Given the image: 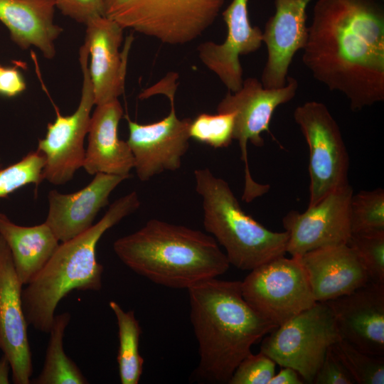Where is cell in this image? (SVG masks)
Segmentation results:
<instances>
[{
  "label": "cell",
  "instance_id": "ffe728a7",
  "mask_svg": "<svg viewBox=\"0 0 384 384\" xmlns=\"http://www.w3.org/2000/svg\"><path fill=\"white\" fill-rule=\"evenodd\" d=\"M298 258L316 302L350 294L370 282L361 260L347 244L314 250Z\"/></svg>",
  "mask_w": 384,
  "mask_h": 384
},
{
  "label": "cell",
  "instance_id": "8d00e7d4",
  "mask_svg": "<svg viewBox=\"0 0 384 384\" xmlns=\"http://www.w3.org/2000/svg\"><path fill=\"white\" fill-rule=\"evenodd\" d=\"M1 67H2V65H0V70H1Z\"/></svg>",
  "mask_w": 384,
  "mask_h": 384
},
{
  "label": "cell",
  "instance_id": "9c48e42d",
  "mask_svg": "<svg viewBox=\"0 0 384 384\" xmlns=\"http://www.w3.org/2000/svg\"><path fill=\"white\" fill-rule=\"evenodd\" d=\"M298 82L287 77L286 85L280 88H265L255 78L243 80L236 92L228 91L217 107L218 113L234 112L233 139L238 142L241 160L244 164L245 185L242 201L250 203L266 193L270 186L252 178L247 160V143L262 146L263 132H270L272 117L277 107L291 101L298 90Z\"/></svg>",
  "mask_w": 384,
  "mask_h": 384
},
{
  "label": "cell",
  "instance_id": "5bb4252c",
  "mask_svg": "<svg viewBox=\"0 0 384 384\" xmlns=\"http://www.w3.org/2000/svg\"><path fill=\"white\" fill-rule=\"evenodd\" d=\"M22 286L10 250L0 235V349L9 363L16 384L30 383L33 373Z\"/></svg>",
  "mask_w": 384,
  "mask_h": 384
},
{
  "label": "cell",
  "instance_id": "4fadbf2b",
  "mask_svg": "<svg viewBox=\"0 0 384 384\" xmlns=\"http://www.w3.org/2000/svg\"><path fill=\"white\" fill-rule=\"evenodd\" d=\"M353 188L339 187L318 203L299 213L291 210L282 219L289 235L287 252L299 257L319 248L347 244L351 235L349 206Z\"/></svg>",
  "mask_w": 384,
  "mask_h": 384
},
{
  "label": "cell",
  "instance_id": "d6a6232c",
  "mask_svg": "<svg viewBox=\"0 0 384 384\" xmlns=\"http://www.w3.org/2000/svg\"><path fill=\"white\" fill-rule=\"evenodd\" d=\"M314 384H353L351 374L333 351L328 349L313 380Z\"/></svg>",
  "mask_w": 384,
  "mask_h": 384
},
{
  "label": "cell",
  "instance_id": "5b68a950",
  "mask_svg": "<svg viewBox=\"0 0 384 384\" xmlns=\"http://www.w3.org/2000/svg\"><path fill=\"white\" fill-rule=\"evenodd\" d=\"M193 174L204 228L224 247L230 265L251 271L286 254L287 231H271L245 213L228 182L208 169Z\"/></svg>",
  "mask_w": 384,
  "mask_h": 384
},
{
  "label": "cell",
  "instance_id": "d6986e66",
  "mask_svg": "<svg viewBox=\"0 0 384 384\" xmlns=\"http://www.w3.org/2000/svg\"><path fill=\"white\" fill-rule=\"evenodd\" d=\"M129 177L98 173L89 184L74 193L50 191L45 223L60 242L78 236L93 225L98 212L108 204L109 196L113 190Z\"/></svg>",
  "mask_w": 384,
  "mask_h": 384
},
{
  "label": "cell",
  "instance_id": "1f68e13d",
  "mask_svg": "<svg viewBox=\"0 0 384 384\" xmlns=\"http://www.w3.org/2000/svg\"><path fill=\"white\" fill-rule=\"evenodd\" d=\"M54 2L63 15L85 25L103 16L102 0H54Z\"/></svg>",
  "mask_w": 384,
  "mask_h": 384
},
{
  "label": "cell",
  "instance_id": "6da1fadb",
  "mask_svg": "<svg viewBox=\"0 0 384 384\" xmlns=\"http://www.w3.org/2000/svg\"><path fill=\"white\" fill-rule=\"evenodd\" d=\"M303 50L313 78L343 94L352 110L384 100L381 0H317Z\"/></svg>",
  "mask_w": 384,
  "mask_h": 384
},
{
  "label": "cell",
  "instance_id": "7a4b0ae2",
  "mask_svg": "<svg viewBox=\"0 0 384 384\" xmlns=\"http://www.w3.org/2000/svg\"><path fill=\"white\" fill-rule=\"evenodd\" d=\"M190 318L198 343L197 375L228 383L251 347L277 326L244 299L242 282L211 278L188 289Z\"/></svg>",
  "mask_w": 384,
  "mask_h": 384
},
{
  "label": "cell",
  "instance_id": "9a60e30c",
  "mask_svg": "<svg viewBox=\"0 0 384 384\" xmlns=\"http://www.w3.org/2000/svg\"><path fill=\"white\" fill-rule=\"evenodd\" d=\"M84 44L90 61L89 72L95 105L116 100L124 92L129 53L134 38L127 36L124 49V28L105 16L97 17L86 25Z\"/></svg>",
  "mask_w": 384,
  "mask_h": 384
},
{
  "label": "cell",
  "instance_id": "8fae6325",
  "mask_svg": "<svg viewBox=\"0 0 384 384\" xmlns=\"http://www.w3.org/2000/svg\"><path fill=\"white\" fill-rule=\"evenodd\" d=\"M242 294L262 318L279 326L316 302L298 257L281 256L250 271Z\"/></svg>",
  "mask_w": 384,
  "mask_h": 384
},
{
  "label": "cell",
  "instance_id": "603a6c76",
  "mask_svg": "<svg viewBox=\"0 0 384 384\" xmlns=\"http://www.w3.org/2000/svg\"><path fill=\"white\" fill-rule=\"evenodd\" d=\"M0 235L10 250L16 274L23 285L34 279L60 245L45 222L34 226H22L1 213Z\"/></svg>",
  "mask_w": 384,
  "mask_h": 384
},
{
  "label": "cell",
  "instance_id": "8992f818",
  "mask_svg": "<svg viewBox=\"0 0 384 384\" xmlns=\"http://www.w3.org/2000/svg\"><path fill=\"white\" fill-rule=\"evenodd\" d=\"M225 1L102 0L103 16L163 43L183 45L213 23Z\"/></svg>",
  "mask_w": 384,
  "mask_h": 384
},
{
  "label": "cell",
  "instance_id": "f546056e",
  "mask_svg": "<svg viewBox=\"0 0 384 384\" xmlns=\"http://www.w3.org/2000/svg\"><path fill=\"white\" fill-rule=\"evenodd\" d=\"M347 245L361 260L370 282L384 284V232L351 234Z\"/></svg>",
  "mask_w": 384,
  "mask_h": 384
},
{
  "label": "cell",
  "instance_id": "2e32d148",
  "mask_svg": "<svg viewBox=\"0 0 384 384\" xmlns=\"http://www.w3.org/2000/svg\"><path fill=\"white\" fill-rule=\"evenodd\" d=\"M325 302L341 339L364 353L384 356V284L369 282Z\"/></svg>",
  "mask_w": 384,
  "mask_h": 384
},
{
  "label": "cell",
  "instance_id": "4316f807",
  "mask_svg": "<svg viewBox=\"0 0 384 384\" xmlns=\"http://www.w3.org/2000/svg\"><path fill=\"white\" fill-rule=\"evenodd\" d=\"M331 348L355 383H384V356L364 353L341 338L333 344Z\"/></svg>",
  "mask_w": 384,
  "mask_h": 384
},
{
  "label": "cell",
  "instance_id": "d590c367",
  "mask_svg": "<svg viewBox=\"0 0 384 384\" xmlns=\"http://www.w3.org/2000/svg\"><path fill=\"white\" fill-rule=\"evenodd\" d=\"M11 370L9 363L6 358L3 355L0 360V384L9 383V373Z\"/></svg>",
  "mask_w": 384,
  "mask_h": 384
},
{
  "label": "cell",
  "instance_id": "e575fe53",
  "mask_svg": "<svg viewBox=\"0 0 384 384\" xmlns=\"http://www.w3.org/2000/svg\"><path fill=\"white\" fill-rule=\"evenodd\" d=\"M281 370L271 378L268 384H302L304 380L294 369L282 367Z\"/></svg>",
  "mask_w": 384,
  "mask_h": 384
},
{
  "label": "cell",
  "instance_id": "4dcf8cb0",
  "mask_svg": "<svg viewBox=\"0 0 384 384\" xmlns=\"http://www.w3.org/2000/svg\"><path fill=\"white\" fill-rule=\"evenodd\" d=\"M276 363L264 353H250L237 366L229 384H268L275 374Z\"/></svg>",
  "mask_w": 384,
  "mask_h": 384
},
{
  "label": "cell",
  "instance_id": "7c38bea8",
  "mask_svg": "<svg viewBox=\"0 0 384 384\" xmlns=\"http://www.w3.org/2000/svg\"><path fill=\"white\" fill-rule=\"evenodd\" d=\"M79 61L82 85L78 107L72 114L66 116L56 110L55 121L48 124L46 136L38 144V150L46 158L44 179L55 185L70 181L76 171L82 167L84 140L88 132L90 113L95 105L89 72V53L85 44L80 48Z\"/></svg>",
  "mask_w": 384,
  "mask_h": 384
},
{
  "label": "cell",
  "instance_id": "3957f363",
  "mask_svg": "<svg viewBox=\"0 0 384 384\" xmlns=\"http://www.w3.org/2000/svg\"><path fill=\"white\" fill-rule=\"evenodd\" d=\"M113 250L137 274L174 289H188L223 274L230 267L213 236L158 219L116 240Z\"/></svg>",
  "mask_w": 384,
  "mask_h": 384
},
{
  "label": "cell",
  "instance_id": "ba28073f",
  "mask_svg": "<svg viewBox=\"0 0 384 384\" xmlns=\"http://www.w3.org/2000/svg\"><path fill=\"white\" fill-rule=\"evenodd\" d=\"M260 351L281 367H290L313 383L328 349L341 338L332 311L316 302L268 334Z\"/></svg>",
  "mask_w": 384,
  "mask_h": 384
},
{
  "label": "cell",
  "instance_id": "ac0fdd59",
  "mask_svg": "<svg viewBox=\"0 0 384 384\" xmlns=\"http://www.w3.org/2000/svg\"><path fill=\"white\" fill-rule=\"evenodd\" d=\"M223 17L228 31L225 41L202 43L198 52L203 63L216 74L228 91L234 92L241 88L244 80L240 56L260 48L262 31L250 22L247 0H233Z\"/></svg>",
  "mask_w": 384,
  "mask_h": 384
},
{
  "label": "cell",
  "instance_id": "d4e9b609",
  "mask_svg": "<svg viewBox=\"0 0 384 384\" xmlns=\"http://www.w3.org/2000/svg\"><path fill=\"white\" fill-rule=\"evenodd\" d=\"M115 315L119 334L117 363L121 383L137 384L142 374L144 359L139 343L142 329L133 311H125L114 301L109 303Z\"/></svg>",
  "mask_w": 384,
  "mask_h": 384
},
{
  "label": "cell",
  "instance_id": "277c9868",
  "mask_svg": "<svg viewBox=\"0 0 384 384\" xmlns=\"http://www.w3.org/2000/svg\"><path fill=\"white\" fill-rule=\"evenodd\" d=\"M141 205L132 191L113 202L102 218L78 236L60 242L43 269L22 289V306L26 322L48 333L59 302L73 290L99 291L103 266L96 255L104 233Z\"/></svg>",
  "mask_w": 384,
  "mask_h": 384
},
{
  "label": "cell",
  "instance_id": "7402d4cb",
  "mask_svg": "<svg viewBox=\"0 0 384 384\" xmlns=\"http://www.w3.org/2000/svg\"><path fill=\"white\" fill-rule=\"evenodd\" d=\"M54 0H0V21L12 41L23 50L33 46L48 60L63 28L54 23Z\"/></svg>",
  "mask_w": 384,
  "mask_h": 384
},
{
  "label": "cell",
  "instance_id": "484cf974",
  "mask_svg": "<svg viewBox=\"0 0 384 384\" xmlns=\"http://www.w3.org/2000/svg\"><path fill=\"white\" fill-rule=\"evenodd\" d=\"M351 234L384 232V191L378 188L353 194L349 206Z\"/></svg>",
  "mask_w": 384,
  "mask_h": 384
},
{
  "label": "cell",
  "instance_id": "83f0119b",
  "mask_svg": "<svg viewBox=\"0 0 384 384\" xmlns=\"http://www.w3.org/2000/svg\"><path fill=\"white\" fill-rule=\"evenodd\" d=\"M44 154L39 150L30 151L20 161L0 169V198H6L17 189L33 183L36 187L44 180Z\"/></svg>",
  "mask_w": 384,
  "mask_h": 384
},
{
  "label": "cell",
  "instance_id": "30bf717a",
  "mask_svg": "<svg viewBox=\"0 0 384 384\" xmlns=\"http://www.w3.org/2000/svg\"><path fill=\"white\" fill-rule=\"evenodd\" d=\"M294 119L309 146L308 206H312L348 183V154L340 128L324 103L304 102L295 109Z\"/></svg>",
  "mask_w": 384,
  "mask_h": 384
},
{
  "label": "cell",
  "instance_id": "44dd1931",
  "mask_svg": "<svg viewBox=\"0 0 384 384\" xmlns=\"http://www.w3.org/2000/svg\"><path fill=\"white\" fill-rule=\"evenodd\" d=\"M123 109L118 100L96 105L88 129V143L82 167L95 175L98 173L130 176L134 156L127 141L118 136Z\"/></svg>",
  "mask_w": 384,
  "mask_h": 384
},
{
  "label": "cell",
  "instance_id": "e0dca14e",
  "mask_svg": "<svg viewBox=\"0 0 384 384\" xmlns=\"http://www.w3.org/2000/svg\"><path fill=\"white\" fill-rule=\"evenodd\" d=\"M311 1L274 0L275 13L266 22L262 35L267 51L260 81L264 87L286 85L293 57L306 43V11Z\"/></svg>",
  "mask_w": 384,
  "mask_h": 384
},
{
  "label": "cell",
  "instance_id": "836d02e7",
  "mask_svg": "<svg viewBox=\"0 0 384 384\" xmlns=\"http://www.w3.org/2000/svg\"><path fill=\"white\" fill-rule=\"evenodd\" d=\"M26 88L21 73L15 67L2 66L0 70V95L13 97L23 92Z\"/></svg>",
  "mask_w": 384,
  "mask_h": 384
},
{
  "label": "cell",
  "instance_id": "f1b7e54d",
  "mask_svg": "<svg viewBox=\"0 0 384 384\" xmlns=\"http://www.w3.org/2000/svg\"><path fill=\"white\" fill-rule=\"evenodd\" d=\"M235 113H201L191 119L190 138L215 149L228 147L233 140Z\"/></svg>",
  "mask_w": 384,
  "mask_h": 384
},
{
  "label": "cell",
  "instance_id": "52a82bcc",
  "mask_svg": "<svg viewBox=\"0 0 384 384\" xmlns=\"http://www.w3.org/2000/svg\"><path fill=\"white\" fill-rule=\"evenodd\" d=\"M177 79V73H169L139 95L141 99L156 94L166 95L171 104L167 117L154 123L141 124L126 116L129 129L127 142L134 156V168L142 181H149L164 171L178 170L188 149L191 119H180L176 115L174 96Z\"/></svg>",
  "mask_w": 384,
  "mask_h": 384
},
{
  "label": "cell",
  "instance_id": "cb8c5ba5",
  "mask_svg": "<svg viewBox=\"0 0 384 384\" xmlns=\"http://www.w3.org/2000/svg\"><path fill=\"white\" fill-rule=\"evenodd\" d=\"M70 320V314L55 315L50 331L45 361L39 375L32 383L36 384H85L88 381L78 366L65 353L63 337Z\"/></svg>",
  "mask_w": 384,
  "mask_h": 384
}]
</instances>
